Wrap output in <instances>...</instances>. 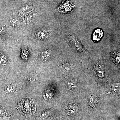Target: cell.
Returning <instances> with one entry per match:
<instances>
[{"mask_svg":"<svg viewBox=\"0 0 120 120\" xmlns=\"http://www.w3.org/2000/svg\"><path fill=\"white\" fill-rule=\"evenodd\" d=\"M38 16V13L37 12L33 11L25 18L26 24L34 22L37 19Z\"/></svg>","mask_w":120,"mask_h":120,"instance_id":"277c9868","label":"cell"},{"mask_svg":"<svg viewBox=\"0 0 120 120\" xmlns=\"http://www.w3.org/2000/svg\"><path fill=\"white\" fill-rule=\"evenodd\" d=\"M77 110V107L76 106H71L67 110V113L70 116H73L76 113Z\"/></svg>","mask_w":120,"mask_h":120,"instance_id":"ba28073f","label":"cell"},{"mask_svg":"<svg viewBox=\"0 0 120 120\" xmlns=\"http://www.w3.org/2000/svg\"><path fill=\"white\" fill-rule=\"evenodd\" d=\"M103 34L102 30L97 29L94 32L92 35V40L94 41L97 42L101 40L103 37Z\"/></svg>","mask_w":120,"mask_h":120,"instance_id":"5b68a950","label":"cell"},{"mask_svg":"<svg viewBox=\"0 0 120 120\" xmlns=\"http://www.w3.org/2000/svg\"><path fill=\"white\" fill-rule=\"evenodd\" d=\"M7 58L5 56L0 54V64L2 65H5L8 63Z\"/></svg>","mask_w":120,"mask_h":120,"instance_id":"30bf717a","label":"cell"},{"mask_svg":"<svg viewBox=\"0 0 120 120\" xmlns=\"http://www.w3.org/2000/svg\"><path fill=\"white\" fill-rule=\"evenodd\" d=\"M113 90L114 92H117L119 90V86L118 84H116L113 85L112 87Z\"/></svg>","mask_w":120,"mask_h":120,"instance_id":"4fadbf2b","label":"cell"},{"mask_svg":"<svg viewBox=\"0 0 120 120\" xmlns=\"http://www.w3.org/2000/svg\"><path fill=\"white\" fill-rule=\"evenodd\" d=\"M10 22L11 26L15 28L19 27L23 24H26L25 18L20 17L17 15L11 16L10 18Z\"/></svg>","mask_w":120,"mask_h":120,"instance_id":"7a4b0ae2","label":"cell"},{"mask_svg":"<svg viewBox=\"0 0 120 120\" xmlns=\"http://www.w3.org/2000/svg\"><path fill=\"white\" fill-rule=\"evenodd\" d=\"M5 91L7 94H12L14 92V90L11 86L8 85L5 87Z\"/></svg>","mask_w":120,"mask_h":120,"instance_id":"8fae6325","label":"cell"},{"mask_svg":"<svg viewBox=\"0 0 120 120\" xmlns=\"http://www.w3.org/2000/svg\"><path fill=\"white\" fill-rule=\"evenodd\" d=\"M21 56L23 59L27 60L29 56V52L28 50L26 48L22 49L21 52Z\"/></svg>","mask_w":120,"mask_h":120,"instance_id":"9c48e42d","label":"cell"},{"mask_svg":"<svg viewBox=\"0 0 120 120\" xmlns=\"http://www.w3.org/2000/svg\"><path fill=\"white\" fill-rule=\"evenodd\" d=\"M51 51L49 49H45L43 50L41 53V57L42 60H48L51 56Z\"/></svg>","mask_w":120,"mask_h":120,"instance_id":"8992f818","label":"cell"},{"mask_svg":"<svg viewBox=\"0 0 120 120\" xmlns=\"http://www.w3.org/2000/svg\"><path fill=\"white\" fill-rule=\"evenodd\" d=\"M7 36V31L4 26H0V38L2 39H6Z\"/></svg>","mask_w":120,"mask_h":120,"instance_id":"52a82bcc","label":"cell"},{"mask_svg":"<svg viewBox=\"0 0 120 120\" xmlns=\"http://www.w3.org/2000/svg\"><path fill=\"white\" fill-rule=\"evenodd\" d=\"M34 7L31 4H26L18 11L16 15L22 18H25L34 9Z\"/></svg>","mask_w":120,"mask_h":120,"instance_id":"6da1fadb","label":"cell"},{"mask_svg":"<svg viewBox=\"0 0 120 120\" xmlns=\"http://www.w3.org/2000/svg\"></svg>","mask_w":120,"mask_h":120,"instance_id":"5bb4252c","label":"cell"},{"mask_svg":"<svg viewBox=\"0 0 120 120\" xmlns=\"http://www.w3.org/2000/svg\"><path fill=\"white\" fill-rule=\"evenodd\" d=\"M73 38L74 39V40H73V41H74L73 43H74V45H75V47L78 48L77 49H79L78 47H80V48L81 49V47L82 48V46H81V45L80 43H79V41H77L76 39H75V38Z\"/></svg>","mask_w":120,"mask_h":120,"instance_id":"7c38bea8","label":"cell"},{"mask_svg":"<svg viewBox=\"0 0 120 120\" xmlns=\"http://www.w3.org/2000/svg\"><path fill=\"white\" fill-rule=\"evenodd\" d=\"M34 35L39 40L44 41L49 38L50 33L49 30L47 29L41 28L36 30L34 33Z\"/></svg>","mask_w":120,"mask_h":120,"instance_id":"3957f363","label":"cell"}]
</instances>
